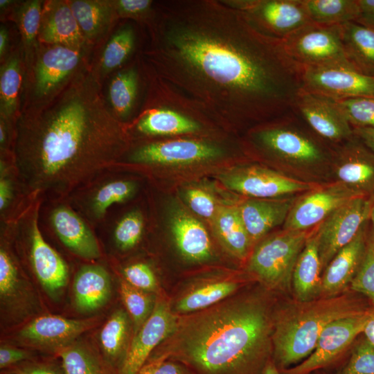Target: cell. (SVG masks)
I'll return each instance as SVG.
<instances>
[{"instance_id": "cell-1", "label": "cell", "mask_w": 374, "mask_h": 374, "mask_svg": "<svg viewBox=\"0 0 374 374\" xmlns=\"http://www.w3.org/2000/svg\"><path fill=\"white\" fill-rule=\"evenodd\" d=\"M148 24L144 63L219 126L253 128L293 111L303 67L224 0L154 3Z\"/></svg>"}, {"instance_id": "cell-2", "label": "cell", "mask_w": 374, "mask_h": 374, "mask_svg": "<svg viewBox=\"0 0 374 374\" xmlns=\"http://www.w3.org/2000/svg\"><path fill=\"white\" fill-rule=\"evenodd\" d=\"M129 143L99 82L84 73L24 111L17 121L13 154L30 188L65 193L108 167Z\"/></svg>"}, {"instance_id": "cell-3", "label": "cell", "mask_w": 374, "mask_h": 374, "mask_svg": "<svg viewBox=\"0 0 374 374\" xmlns=\"http://www.w3.org/2000/svg\"><path fill=\"white\" fill-rule=\"evenodd\" d=\"M273 326L262 299H226L178 316L173 332L156 353L195 374H261L271 359Z\"/></svg>"}, {"instance_id": "cell-4", "label": "cell", "mask_w": 374, "mask_h": 374, "mask_svg": "<svg viewBox=\"0 0 374 374\" xmlns=\"http://www.w3.org/2000/svg\"><path fill=\"white\" fill-rule=\"evenodd\" d=\"M300 303L279 315L273 326L272 360L280 371L309 357L329 323L363 314L369 309L346 294Z\"/></svg>"}, {"instance_id": "cell-5", "label": "cell", "mask_w": 374, "mask_h": 374, "mask_svg": "<svg viewBox=\"0 0 374 374\" xmlns=\"http://www.w3.org/2000/svg\"><path fill=\"white\" fill-rule=\"evenodd\" d=\"M150 94L147 109L136 124V130L147 136L216 138L219 126L192 103L158 78L145 64Z\"/></svg>"}, {"instance_id": "cell-6", "label": "cell", "mask_w": 374, "mask_h": 374, "mask_svg": "<svg viewBox=\"0 0 374 374\" xmlns=\"http://www.w3.org/2000/svg\"><path fill=\"white\" fill-rule=\"evenodd\" d=\"M292 111L251 128L248 137L258 150L278 160L299 166H312L328 159V152L316 138L297 125Z\"/></svg>"}, {"instance_id": "cell-7", "label": "cell", "mask_w": 374, "mask_h": 374, "mask_svg": "<svg viewBox=\"0 0 374 374\" xmlns=\"http://www.w3.org/2000/svg\"><path fill=\"white\" fill-rule=\"evenodd\" d=\"M308 237L307 231L283 229L265 239L253 250L248 270L270 288L288 287Z\"/></svg>"}, {"instance_id": "cell-8", "label": "cell", "mask_w": 374, "mask_h": 374, "mask_svg": "<svg viewBox=\"0 0 374 374\" xmlns=\"http://www.w3.org/2000/svg\"><path fill=\"white\" fill-rule=\"evenodd\" d=\"M228 148L217 138L177 137L145 143L133 150L134 163L168 167H186L220 160Z\"/></svg>"}, {"instance_id": "cell-9", "label": "cell", "mask_w": 374, "mask_h": 374, "mask_svg": "<svg viewBox=\"0 0 374 374\" xmlns=\"http://www.w3.org/2000/svg\"><path fill=\"white\" fill-rule=\"evenodd\" d=\"M282 41L288 55L303 68L351 66L344 50L341 24L310 22Z\"/></svg>"}, {"instance_id": "cell-10", "label": "cell", "mask_w": 374, "mask_h": 374, "mask_svg": "<svg viewBox=\"0 0 374 374\" xmlns=\"http://www.w3.org/2000/svg\"><path fill=\"white\" fill-rule=\"evenodd\" d=\"M373 204L371 196L356 197L336 209L319 224L314 232L322 270L368 221Z\"/></svg>"}, {"instance_id": "cell-11", "label": "cell", "mask_w": 374, "mask_h": 374, "mask_svg": "<svg viewBox=\"0 0 374 374\" xmlns=\"http://www.w3.org/2000/svg\"><path fill=\"white\" fill-rule=\"evenodd\" d=\"M220 179L229 190L256 199H277L318 188L314 183L283 175L258 166L235 167L221 174Z\"/></svg>"}, {"instance_id": "cell-12", "label": "cell", "mask_w": 374, "mask_h": 374, "mask_svg": "<svg viewBox=\"0 0 374 374\" xmlns=\"http://www.w3.org/2000/svg\"><path fill=\"white\" fill-rule=\"evenodd\" d=\"M244 12L264 33L283 39L312 22L303 0H224Z\"/></svg>"}, {"instance_id": "cell-13", "label": "cell", "mask_w": 374, "mask_h": 374, "mask_svg": "<svg viewBox=\"0 0 374 374\" xmlns=\"http://www.w3.org/2000/svg\"><path fill=\"white\" fill-rule=\"evenodd\" d=\"M302 90L334 100L374 98V76L364 75L351 66L303 68Z\"/></svg>"}, {"instance_id": "cell-14", "label": "cell", "mask_w": 374, "mask_h": 374, "mask_svg": "<svg viewBox=\"0 0 374 374\" xmlns=\"http://www.w3.org/2000/svg\"><path fill=\"white\" fill-rule=\"evenodd\" d=\"M369 309L363 314L329 323L321 333L311 355L298 365L281 371L283 374H310L335 362L363 332Z\"/></svg>"}, {"instance_id": "cell-15", "label": "cell", "mask_w": 374, "mask_h": 374, "mask_svg": "<svg viewBox=\"0 0 374 374\" xmlns=\"http://www.w3.org/2000/svg\"><path fill=\"white\" fill-rule=\"evenodd\" d=\"M362 195H364L339 181L311 190L296 199L283 224V229L306 231L319 225L342 205Z\"/></svg>"}, {"instance_id": "cell-16", "label": "cell", "mask_w": 374, "mask_h": 374, "mask_svg": "<svg viewBox=\"0 0 374 374\" xmlns=\"http://www.w3.org/2000/svg\"><path fill=\"white\" fill-rule=\"evenodd\" d=\"M177 319L166 299H156L150 316L133 336L118 374H137L154 349L173 332Z\"/></svg>"}, {"instance_id": "cell-17", "label": "cell", "mask_w": 374, "mask_h": 374, "mask_svg": "<svg viewBox=\"0 0 374 374\" xmlns=\"http://www.w3.org/2000/svg\"><path fill=\"white\" fill-rule=\"evenodd\" d=\"M293 111L313 132L330 143H343L354 136L353 127L334 99L301 90Z\"/></svg>"}, {"instance_id": "cell-18", "label": "cell", "mask_w": 374, "mask_h": 374, "mask_svg": "<svg viewBox=\"0 0 374 374\" xmlns=\"http://www.w3.org/2000/svg\"><path fill=\"white\" fill-rule=\"evenodd\" d=\"M335 158L337 181L364 195L374 193V153L358 139L344 142Z\"/></svg>"}, {"instance_id": "cell-19", "label": "cell", "mask_w": 374, "mask_h": 374, "mask_svg": "<svg viewBox=\"0 0 374 374\" xmlns=\"http://www.w3.org/2000/svg\"><path fill=\"white\" fill-rule=\"evenodd\" d=\"M93 321L46 315L39 317L19 332L23 341L35 346L56 349L57 351L69 345L82 333L93 327Z\"/></svg>"}, {"instance_id": "cell-20", "label": "cell", "mask_w": 374, "mask_h": 374, "mask_svg": "<svg viewBox=\"0 0 374 374\" xmlns=\"http://www.w3.org/2000/svg\"><path fill=\"white\" fill-rule=\"evenodd\" d=\"M367 222L355 237L336 253L324 269L321 295L324 297L337 296L351 283L365 253Z\"/></svg>"}, {"instance_id": "cell-21", "label": "cell", "mask_w": 374, "mask_h": 374, "mask_svg": "<svg viewBox=\"0 0 374 374\" xmlns=\"http://www.w3.org/2000/svg\"><path fill=\"white\" fill-rule=\"evenodd\" d=\"M80 60L78 48L53 45L42 52L35 68V93L45 98L54 92L69 76Z\"/></svg>"}, {"instance_id": "cell-22", "label": "cell", "mask_w": 374, "mask_h": 374, "mask_svg": "<svg viewBox=\"0 0 374 374\" xmlns=\"http://www.w3.org/2000/svg\"><path fill=\"white\" fill-rule=\"evenodd\" d=\"M38 37L44 43L78 49L85 40L69 2L64 1L44 4Z\"/></svg>"}, {"instance_id": "cell-23", "label": "cell", "mask_w": 374, "mask_h": 374, "mask_svg": "<svg viewBox=\"0 0 374 374\" xmlns=\"http://www.w3.org/2000/svg\"><path fill=\"white\" fill-rule=\"evenodd\" d=\"M295 198L248 199L238 208L242 220L252 242H256L274 227L284 224Z\"/></svg>"}, {"instance_id": "cell-24", "label": "cell", "mask_w": 374, "mask_h": 374, "mask_svg": "<svg viewBox=\"0 0 374 374\" xmlns=\"http://www.w3.org/2000/svg\"><path fill=\"white\" fill-rule=\"evenodd\" d=\"M170 229L176 246L186 259L202 262L211 257V242L208 232L189 212L181 208L175 211Z\"/></svg>"}, {"instance_id": "cell-25", "label": "cell", "mask_w": 374, "mask_h": 374, "mask_svg": "<svg viewBox=\"0 0 374 374\" xmlns=\"http://www.w3.org/2000/svg\"><path fill=\"white\" fill-rule=\"evenodd\" d=\"M31 261L37 278L51 294L60 291L67 283V267L60 255L44 240L37 218L33 222Z\"/></svg>"}, {"instance_id": "cell-26", "label": "cell", "mask_w": 374, "mask_h": 374, "mask_svg": "<svg viewBox=\"0 0 374 374\" xmlns=\"http://www.w3.org/2000/svg\"><path fill=\"white\" fill-rule=\"evenodd\" d=\"M322 267L319 253L317 238L314 231L308 235L296 262L292 285L300 302H307L321 296Z\"/></svg>"}, {"instance_id": "cell-27", "label": "cell", "mask_w": 374, "mask_h": 374, "mask_svg": "<svg viewBox=\"0 0 374 374\" xmlns=\"http://www.w3.org/2000/svg\"><path fill=\"white\" fill-rule=\"evenodd\" d=\"M52 222L60 239L74 253L87 259L100 256L95 237L71 210L64 207L56 209L53 213Z\"/></svg>"}, {"instance_id": "cell-28", "label": "cell", "mask_w": 374, "mask_h": 374, "mask_svg": "<svg viewBox=\"0 0 374 374\" xmlns=\"http://www.w3.org/2000/svg\"><path fill=\"white\" fill-rule=\"evenodd\" d=\"M111 290L110 277L104 268L84 266L78 272L73 282L75 305L81 312L96 310L107 302Z\"/></svg>"}, {"instance_id": "cell-29", "label": "cell", "mask_w": 374, "mask_h": 374, "mask_svg": "<svg viewBox=\"0 0 374 374\" xmlns=\"http://www.w3.org/2000/svg\"><path fill=\"white\" fill-rule=\"evenodd\" d=\"M346 57L359 72L374 76V28L357 21L341 24Z\"/></svg>"}, {"instance_id": "cell-30", "label": "cell", "mask_w": 374, "mask_h": 374, "mask_svg": "<svg viewBox=\"0 0 374 374\" xmlns=\"http://www.w3.org/2000/svg\"><path fill=\"white\" fill-rule=\"evenodd\" d=\"M212 223L214 232L224 249L238 259L244 258L252 241L238 206H218Z\"/></svg>"}, {"instance_id": "cell-31", "label": "cell", "mask_w": 374, "mask_h": 374, "mask_svg": "<svg viewBox=\"0 0 374 374\" xmlns=\"http://www.w3.org/2000/svg\"><path fill=\"white\" fill-rule=\"evenodd\" d=\"M128 314L123 310L114 312L102 328L99 340L107 364L120 371L130 343Z\"/></svg>"}, {"instance_id": "cell-32", "label": "cell", "mask_w": 374, "mask_h": 374, "mask_svg": "<svg viewBox=\"0 0 374 374\" xmlns=\"http://www.w3.org/2000/svg\"><path fill=\"white\" fill-rule=\"evenodd\" d=\"M69 3L84 38L90 40L103 35L117 15L112 1L75 0Z\"/></svg>"}, {"instance_id": "cell-33", "label": "cell", "mask_w": 374, "mask_h": 374, "mask_svg": "<svg viewBox=\"0 0 374 374\" xmlns=\"http://www.w3.org/2000/svg\"><path fill=\"white\" fill-rule=\"evenodd\" d=\"M238 287L236 281L226 279L199 285L177 301L175 312L186 314L206 309L229 298Z\"/></svg>"}, {"instance_id": "cell-34", "label": "cell", "mask_w": 374, "mask_h": 374, "mask_svg": "<svg viewBox=\"0 0 374 374\" xmlns=\"http://www.w3.org/2000/svg\"><path fill=\"white\" fill-rule=\"evenodd\" d=\"M312 22L335 25L355 21L359 15L357 0H303Z\"/></svg>"}, {"instance_id": "cell-35", "label": "cell", "mask_w": 374, "mask_h": 374, "mask_svg": "<svg viewBox=\"0 0 374 374\" xmlns=\"http://www.w3.org/2000/svg\"><path fill=\"white\" fill-rule=\"evenodd\" d=\"M139 73L134 67L118 72L112 79L109 99L113 112L118 118H125L132 109L137 96Z\"/></svg>"}, {"instance_id": "cell-36", "label": "cell", "mask_w": 374, "mask_h": 374, "mask_svg": "<svg viewBox=\"0 0 374 374\" xmlns=\"http://www.w3.org/2000/svg\"><path fill=\"white\" fill-rule=\"evenodd\" d=\"M21 82L19 58L12 55L1 68L0 108L5 118H12L17 111V98Z\"/></svg>"}, {"instance_id": "cell-37", "label": "cell", "mask_w": 374, "mask_h": 374, "mask_svg": "<svg viewBox=\"0 0 374 374\" xmlns=\"http://www.w3.org/2000/svg\"><path fill=\"white\" fill-rule=\"evenodd\" d=\"M66 374H108L103 362L91 350L72 344L57 351Z\"/></svg>"}, {"instance_id": "cell-38", "label": "cell", "mask_w": 374, "mask_h": 374, "mask_svg": "<svg viewBox=\"0 0 374 374\" xmlns=\"http://www.w3.org/2000/svg\"><path fill=\"white\" fill-rule=\"evenodd\" d=\"M121 294L122 300L130 316L134 326V335L140 330L153 311L156 299L152 294L121 281Z\"/></svg>"}, {"instance_id": "cell-39", "label": "cell", "mask_w": 374, "mask_h": 374, "mask_svg": "<svg viewBox=\"0 0 374 374\" xmlns=\"http://www.w3.org/2000/svg\"><path fill=\"white\" fill-rule=\"evenodd\" d=\"M135 42V34L131 26L118 30L106 45L101 57L104 71H110L120 66L129 57Z\"/></svg>"}, {"instance_id": "cell-40", "label": "cell", "mask_w": 374, "mask_h": 374, "mask_svg": "<svg viewBox=\"0 0 374 374\" xmlns=\"http://www.w3.org/2000/svg\"><path fill=\"white\" fill-rule=\"evenodd\" d=\"M24 287L18 277L17 269L6 252L0 251V296L1 304L13 305L21 301Z\"/></svg>"}, {"instance_id": "cell-41", "label": "cell", "mask_w": 374, "mask_h": 374, "mask_svg": "<svg viewBox=\"0 0 374 374\" xmlns=\"http://www.w3.org/2000/svg\"><path fill=\"white\" fill-rule=\"evenodd\" d=\"M335 100L353 127H374V98L355 97Z\"/></svg>"}, {"instance_id": "cell-42", "label": "cell", "mask_w": 374, "mask_h": 374, "mask_svg": "<svg viewBox=\"0 0 374 374\" xmlns=\"http://www.w3.org/2000/svg\"><path fill=\"white\" fill-rule=\"evenodd\" d=\"M42 12V3L37 0L27 1L19 9V28L24 46L28 49L32 48L38 37Z\"/></svg>"}, {"instance_id": "cell-43", "label": "cell", "mask_w": 374, "mask_h": 374, "mask_svg": "<svg viewBox=\"0 0 374 374\" xmlns=\"http://www.w3.org/2000/svg\"><path fill=\"white\" fill-rule=\"evenodd\" d=\"M353 290L364 294L374 303V236L368 238L361 265L350 283Z\"/></svg>"}, {"instance_id": "cell-44", "label": "cell", "mask_w": 374, "mask_h": 374, "mask_svg": "<svg viewBox=\"0 0 374 374\" xmlns=\"http://www.w3.org/2000/svg\"><path fill=\"white\" fill-rule=\"evenodd\" d=\"M135 185L132 181H116L101 187L93 198V206L97 214H103L115 203L128 199L134 193Z\"/></svg>"}, {"instance_id": "cell-45", "label": "cell", "mask_w": 374, "mask_h": 374, "mask_svg": "<svg viewBox=\"0 0 374 374\" xmlns=\"http://www.w3.org/2000/svg\"><path fill=\"white\" fill-rule=\"evenodd\" d=\"M143 231V220L141 213L136 211L130 213L124 216L116 226V242L121 249H130L139 242Z\"/></svg>"}, {"instance_id": "cell-46", "label": "cell", "mask_w": 374, "mask_h": 374, "mask_svg": "<svg viewBox=\"0 0 374 374\" xmlns=\"http://www.w3.org/2000/svg\"><path fill=\"white\" fill-rule=\"evenodd\" d=\"M338 374H374V347L365 338L361 339Z\"/></svg>"}, {"instance_id": "cell-47", "label": "cell", "mask_w": 374, "mask_h": 374, "mask_svg": "<svg viewBox=\"0 0 374 374\" xmlns=\"http://www.w3.org/2000/svg\"><path fill=\"white\" fill-rule=\"evenodd\" d=\"M123 274L125 280L134 287L150 293L158 290L155 275L145 263L130 265L123 269Z\"/></svg>"}, {"instance_id": "cell-48", "label": "cell", "mask_w": 374, "mask_h": 374, "mask_svg": "<svg viewBox=\"0 0 374 374\" xmlns=\"http://www.w3.org/2000/svg\"><path fill=\"white\" fill-rule=\"evenodd\" d=\"M118 16L148 23L152 18L154 3L151 0H118L112 1Z\"/></svg>"}, {"instance_id": "cell-49", "label": "cell", "mask_w": 374, "mask_h": 374, "mask_svg": "<svg viewBox=\"0 0 374 374\" xmlns=\"http://www.w3.org/2000/svg\"><path fill=\"white\" fill-rule=\"evenodd\" d=\"M185 197L191 210L198 215L212 220L218 205L208 192L197 188L188 189Z\"/></svg>"}, {"instance_id": "cell-50", "label": "cell", "mask_w": 374, "mask_h": 374, "mask_svg": "<svg viewBox=\"0 0 374 374\" xmlns=\"http://www.w3.org/2000/svg\"><path fill=\"white\" fill-rule=\"evenodd\" d=\"M10 371L18 374H66L62 366L37 362L24 363Z\"/></svg>"}, {"instance_id": "cell-51", "label": "cell", "mask_w": 374, "mask_h": 374, "mask_svg": "<svg viewBox=\"0 0 374 374\" xmlns=\"http://www.w3.org/2000/svg\"><path fill=\"white\" fill-rule=\"evenodd\" d=\"M30 353L26 350L10 346H1L0 348V368H5L28 359Z\"/></svg>"}, {"instance_id": "cell-52", "label": "cell", "mask_w": 374, "mask_h": 374, "mask_svg": "<svg viewBox=\"0 0 374 374\" xmlns=\"http://www.w3.org/2000/svg\"><path fill=\"white\" fill-rule=\"evenodd\" d=\"M359 15L355 21L374 28V0H357Z\"/></svg>"}, {"instance_id": "cell-53", "label": "cell", "mask_w": 374, "mask_h": 374, "mask_svg": "<svg viewBox=\"0 0 374 374\" xmlns=\"http://www.w3.org/2000/svg\"><path fill=\"white\" fill-rule=\"evenodd\" d=\"M154 374H195L181 362L167 359L157 368Z\"/></svg>"}, {"instance_id": "cell-54", "label": "cell", "mask_w": 374, "mask_h": 374, "mask_svg": "<svg viewBox=\"0 0 374 374\" xmlns=\"http://www.w3.org/2000/svg\"><path fill=\"white\" fill-rule=\"evenodd\" d=\"M353 135L374 153V127H353Z\"/></svg>"}, {"instance_id": "cell-55", "label": "cell", "mask_w": 374, "mask_h": 374, "mask_svg": "<svg viewBox=\"0 0 374 374\" xmlns=\"http://www.w3.org/2000/svg\"><path fill=\"white\" fill-rule=\"evenodd\" d=\"M168 359V356L163 353H155L150 356L137 374H154L159 365Z\"/></svg>"}, {"instance_id": "cell-56", "label": "cell", "mask_w": 374, "mask_h": 374, "mask_svg": "<svg viewBox=\"0 0 374 374\" xmlns=\"http://www.w3.org/2000/svg\"><path fill=\"white\" fill-rule=\"evenodd\" d=\"M362 334L366 341L374 347V307L371 308Z\"/></svg>"}, {"instance_id": "cell-57", "label": "cell", "mask_w": 374, "mask_h": 374, "mask_svg": "<svg viewBox=\"0 0 374 374\" xmlns=\"http://www.w3.org/2000/svg\"><path fill=\"white\" fill-rule=\"evenodd\" d=\"M10 197V186L9 182L5 178L0 180V208L3 209Z\"/></svg>"}, {"instance_id": "cell-58", "label": "cell", "mask_w": 374, "mask_h": 374, "mask_svg": "<svg viewBox=\"0 0 374 374\" xmlns=\"http://www.w3.org/2000/svg\"><path fill=\"white\" fill-rule=\"evenodd\" d=\"M8 42V34L7 30L4 27H1L0 28V56L4 55L6 49L7 48V44Z\"/></svg>"}, {"instance_id": "cell-59", "label": "cell", "mask_w": 374, "mask_h": 374, "mask_svg": "<svg viewBox=\"0 0 374 374\" xmlns=\"http://www.w3.org/2000/svg\"><path fill=\"white\" fill-rule=\"evenodd\" d=\"M261 374H283V373L277 368L274 361L269 359L263 368Z\"/></svg>"}, {"instance_id": "cell-60", "label": "cell", "mask_w": 374, "mask_h": 374, "mask_svg": "<svg viewBox=\"0 0 374 374\" xmlns=\"http://www.w3.org/2000/svg\"><path fill=\"white\" fill-rule=\"evenodd\" d=\"M5 139H6V133H5L4 125H3V123H2V121H1V125H0V143L1 144L5 142Z\"/></svg>"}, {"instance_id": "cell-61", "label": "cell", "mask_w": 374, "mask_h": 374, "mask_svg": "<svg viewBox=\"0 0 374 374\" xmlns=\"http://www.w3.org/2000/svg\"><path fill=\"white\" fill-rule=\"evenodd\" d=\"M12 1L10 0H1L0 1V7L1 9L5 8L8 7L10 3H12Z\"/></svg>"}, {"instance_id": "cell-62", "label": "cell", "mask_w": 374, "mask_h": 374, "mask_svg": "<svg viewBox=\"0 0 374 374\" xmlns=\"http://www.w3.org/2000/svg\"><path fill=\"white\" fill-rule=\"evenodd\" d=\"M370 218L371 220L372 224H373V235L374 236V204L372 206L371 214H370Z\"/></svg>"}, {"instance_id": "cell-63", "label": "cell", "mask_w": 374, "mask_h": 374, "mask_svg": "<svg viewBox=\"0 0 374 374\" xmlns=\"http://www.w3.org/2000/svg\"><path fill=\"white\" fill-rule=\"evenodd\" d=\"M4 374H18V373H15V372L11 371H9L5 373Z\"/></svg>"}]
</instances>
